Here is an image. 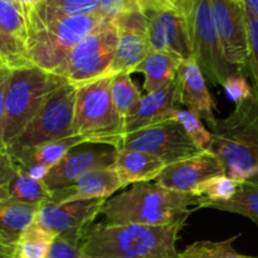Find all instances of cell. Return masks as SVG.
Masks as SVG:
<instances>
[{"label":"cell","instance_id":"1","mask_svg":"<svg viewBox=\"0 0 258 258\" xmlns=\"http://www.w3.org/2000/svg\"><path fill=\"white\" fill-rule=\"evenodd\" d=\"M184 222L169 226L91 224L82 252L86 258H178L176 241Z\"/></svg>","mask_w":258,"mask_h":258},{"label":"cell","instance_id":"2","mask_svg":"<svg viewBox=\"0 0 258 258\" xmlns=\"http://www.w3.org/2000/svg\"><path fill=\"white\" fill-rule=\"evenodd\" d=\"M199 198L193 194L170 190L158 183L134 184L107 199L101 214L107 224L169 226L184 222L197 211Z\"/></svg>","mask_w":258,"mask_h":258},{"label":"cell","instance_id":"3","mask_svg":"<svg viewBox=\"0 0 258 258\" xmlns=\"http://www.w3.org/2000/svg\"><path fill=\"white\" fill-rule=\"evenodd\" d=\"M209 150L222 161L226 175L237 183L258 175V93L243 102L214 126Z\"/></svg>","mask_w":258,"mask_h":258},{"label":"cell","instance_id":"4","mask_svg":"<svg viewBox=\"0 0 258 258\" xmlns=\"http://www.w3.org/2000/svg\"><path fill=\"white\" fill-rule=\"evenodd\" d=\"M103 19L101 14L57 17L32 9L27 14L28 60L35 67L57 75L71 50Z\"/></svg>","mask_w":258,"mask_h":258},{"label":"cell","instance_id":"5","mask_svg":"<svg viewBox=\"0 0 258 258\" xmlns=\"http://www.w3.org/2000/svg\"><path fill=\"white\" fill-rule=\"evenodd\" d=\"M67 81L55 73L29 64L10 73L5 96L3 145L9 148L33 120L48 96Z\"/></svg>","mask_w":258,"mask_h":258},{"label":"cell","instance_id":"6","mask_svg":"<svg viewBox=\"0 0 258 258\" xmlns=\"http://www.w3.org/2000/svg\"><path fill=\"white\" fill-rule=\"evenodd\" d=\"M111 80L107 75L77 87L72 135L83 136L87 144L112 146L123 133L111 96Z\"/></svg>","mask_w":258,"mask_h":258},{"label":"cell","instance_id":"7","mask_svg":"<svg viewBox=\"0 0 258 258\" xmlns=\"http://www.w3.org/2000/svg\"><path fill=\"white\" fill-rule=\"evenodd\" d=\"M176 8L185 17L191 54L202 73L212 85L222 86L237 70L224 58L211 0H180Z\"/></svg>","mask_w":258,"mask_h":258},{"label":"cell","instance_id":"8","mask_svg":"<svg viewBox=\"0 0 258 258\" xmlns=\"http://www.w3.org/2000/svg\"><path fill=\"white\" fill-rule=\"evenodd\" d=\"M77 86L66 82L55 88L37 115L8 148L12 155L45 143L72 136Z\"/></svg>","mask_w":258,"mask_h":258},{"label":"cell","instance_id":"9","mask_svg":"<svg viewBox=\"0 0 258 258\" xmlns=\"http://www.w3.org/2000/svg\"><path fill=\"white\" fill-rule=\"evenodd\" d=\"M118 30L115 19L103 22L70 52L57 75L73 86L108 75L116 54Z\"/></svg>","mask_w":258,"mask_h":258},{"label":"cell","instance_id":"10","mask_svg":"<svg viewBox=\"0 0 258 258\" xmlns=\"http://www.w3.org/2000/svg\"><path fill=\"white\" fill-rule=\"evenodd\" d=\"M112 148L116 150L143 151L161 159L166 165L190 158L201 151L186 135L183 126L174 118L122 134L116 138Z\"/></svg>","mask_w":258,"mask_h":258},{"label":"cell","instance_id":"11","mask_svg":"<svg viewBox=\"0 0 258 258\" xmlns=\"http://www.w3.org/2000/svg\"><path fill=\"white\" fill-rule=\"evenodd\" d=\"M85 145V144H83ZM76 146L68 151L54 166L48 170L43 179L45 188L50 194L70 188L81 176L96 169L113 168L117 150L112 146L100 145Z\"/></svg>","mask_w":258,"mask_h":258},{"label":"cell","instance_id":"12","mask_svg":"<svg viewBox=\"0 0 258 258\" xmlns=\"http://www.w3.org/2000/svg\"><path fill=\"white\" fill-rule=\"evenodd\" d=\"M148 25V37L153 50L173 54L185 60L193 57L188 25L183 13L165 4L141 10Z\"/></svg>","mask_w":258,"mask_h":258},{"label":"cell","instance_id":"13","mask_svg":"<svg viewBox=\"0 0 258 258\" xmlns=\"http://www.w3.org/2000/svg\"><path fill=\"white\" fill-rule=\"evenodd\" d=\"M214 23L227 62L242 72L248 64L246 9L236 0H211Z\"/></svg>","mask_w":258,"mask_h":258},{"label":"cell","instance_id":"14","mask_svg":"<svg viewBox=\"0 0 258 258\" xmlns=\"http://www.w3.org/2000/svg\"><path fill=\"white\" fill-rule=\"evenodd\" d=\"M118 30L116 54L108 75L130 72L153 52L148 37L146 19L140 10L127 13L115 19Z\"/></svg>","mask_w":258,"mask_h":258},{"label":"cell","instance_id":"15","mask_svg":"<svg viewBox=\"0 0 258 258\" xmlns=\"http://www.w3.org/2000/svg\"><path fill=\"white\" fill-rule=\"evenodd\" d=\"M107 199L66 202L43 204L37 211L33 224L54 234L88 228L101 214Z\"/></svg>","mask_w":258,"mask_h":258},{"label":"cell","instance_id":"16","mask_svg":"<svg viewBox=\"0 0 258 258\" xmlns=\"http://www.w3.org/2000/svg\"><path fill=\"white\" fill-rule=\"evenodd\" d=\"M224 174L226 170L218 156L211 150H203L166 165L155 183L170 190L191 194L204 180Z\"/></svg>","mask_w":258,"mask_h":258},{"label":"cell","instance_id":"17","mask_svg":"<svg viewBox=\"0 0 258 258\" xmlns=\"http://www.w3.org/2000/svg\"><path fill=\"white\" fill-rule=\"evenodd\" d=\"M176 83L180 105L201 116L202 120H206L211 127L216 125L218 121L214 116L216 102L209 92L206 77L193 57L181 62Z\"/></svg>","mask_w":258,"mask_h":258},{"label":"cell","instance_id":"18","mask_svg":"<svg viewBox=\"0 0 258 258\" xmlns=\"http://www.w3.org/2000/svg\"><path fill=\"white\" fill-rule=\"evenodd\" d=\"M179 90L176 80L161 90L141 96L138 105L131 110L123 122V134L169 120L174 111L179 108Z\"/></svg>","mask_w":258,"mask_h":258},{"label":"cell","instance_id":"19","mask_svg":"<svg viewBox=\"0 0 258 258\" xmlns=\"http://www.w3.org/2000/svg\"><path fill=\"white\" fill-rule=\"evenodd\" d=\"M83 144H87V140L83 136L72 135L60 140L45 143L12 156L23 173L37 180H43L48 170L54 166L68 151Z\"/></svg>","mask_w":258,"mask_h":258},{"label":"cell","instance_id":"20","mask_svg":"<svg viewBox=\"0 0 258 258\" xmlns=\"http://www.w3.org/2000/svg\"><path fill=\"white\" fill-rule=\"evenodd\" d=\"M120 189H123V186L115 169H96L81 176L70 188L52 194V202L66 203L88 199H110Z\"/></svg>","mask_w":258,"mask_h":258},{"label":"cell","instance_id":"21","mask_svg":"<svg viewBox=\"0 0 258 258\" xmlns=\"http://www.w3.org/2000/svg\"><path fill=\"white\" fill-rule=\"evenodd\" d=\"M166 164L161 159L143 151L117 150L113 169L117 173L123 188L130 184L156 180Z\"/></svg>","mask_w":258,"mask_h":258},{"label":"cell","instance_id":"22","mask_svg":"<svg viewBox=\"0 0 258 258\" xmlns=\"http://www.w3.org/2000/svg\"><path fill=\"white\" fill-rule=\"evenodd\" d=\"M183 59L173 54L153 50L134 72L143 73V88L146 93L166 87L178 77L179 68Z\"/></svg>","mask_w":258,"mask_h":258},{"label":"cell","instance_id":"23","mask_svg":"<svg viewBox=\"0 0 258 258\" xmlns=\"http://www.w3.org/2000/svg\"><path fill=\"white\" fill-rule=\"evenodd\" d=\"M39 207L0 199V244L14 246L33 224Z\"/></svg>","mask_w":258,"mask_h":258},{"label":"cell","instance_id":"24","mask_svg":"<svg viewBox=\"0 0 258 258\" xmlns=\"http://www.w3.org/2000/svg\"><path fill=\"white\" fill-rule=\"evenodd\" d=\"M0 199L42 207L52 202V194L45 188L43 180H37L19 169L12 180L0 188Z\"/></svg>","mask_w":258,"mask_h":258},{"label":"cell","instance_id":"25","mask_svg":"<svg viewBox=\"0 0 258 258\" xmlns=\"http://www.w3.org/2000/svg\"><path fill=\"white\" fill-rule=\"evenodd\" d=\"M201 208H211L216 211L239 214V216L251 219L258 226V181H243L239 184L238 190L231 199L224 202L199 203L197 211Z\"/></svg>","mask_w":258,"mask_h":258},{"label":"cell","instance_id":"26","mask_svg":"<svg viewBox=\"0 0 258 258\" xmlns=\"http://www.w3.org/2000/svg\"><path fill=\"white\" fill-rule=\"evenodd\" d=\"M57 234L32 224L13 249V258H45Z\"/></svg>","mask_w":258,"mask_h":258},{"label":"cell","instance_id":"27","mask_svg":"<svg viewBox=\"0 0 258 258\" xmlns=\"http://www.w3.org/2000/svg\"><path fill=\"white\" fill-rule=\"evenodd\" d=\"M130 75V72L116 73L111 80V96H112L116 112L120 116L122 122H125V118L138 105L143 96L138 86L131 80Z\"/></svg>","mask_w":258,"mask_h":258},{"label":"cell","instance_id":"28","mask_svg":"<svg viewBox=\"0 0 258 258\" xmlns=\"http://www.w3.org/2000/svg\"><path fill=\"white\" fill-rule=\"evenodd\" d=\"M241 234L231 237L226 241H201L186 247L178 254V258H258L241 254L233 248V243Z\"/></svg>","mask_w":258,"mask_h":258},{"label":"cell","instance_id":"29","mask_svg":"<svg viewBox=\"0 0 258 258\" xmlns=\"http://www.w3.org/2000/svg\"><path fill=\"white\" fill-rule=\"evenodd\" d=\"M100 0H42L34 8L38 12L57 17L101 14Z\"/></svg>","mask_w":258,"mask_h":258},{"label":"cell","instance_id":"30","mask_svg":"<svg viewBox=\"0 0 258 258\" xmlns=\"http://www.w3.org/2000/svg\"><path fill=\"white\" fill-rule=\"evenodd\" d=\"M238 186L239 183L224 174V175H217L204 180L194 189L191 194L199 198V203L224 202L231 199L237 193Z\"/></svg>","mask_w":258,"mask_h":258},{"label":"cell","instance_id":"31","mask_svg":"<svg viewBox=\"0 0 258 258\" xmlns=\"http://www.w3.org/2000/svg\"><path fill=\"white\" fill-rule=\"evenodd\" d=\"M0 34L27 40V15L13 0H0Z\"/></svg>","mask_w":258,"mask_h":258},{"label":"cell","instance_id":"32","mask_svg":"<svg viewBox=\"0 0 258 258\" xmlns=\"http://www.w3.org/2000/svg\"><path fill=\"white\" fill-rule=\"evenodd\" d=\"M171 118L178 121L183 128L185 130L186 135L189 136L194 145L198 148V150H209L213 140V134L208 131V128L204 126L201 116L190 110H183V108H176L174 111Z\"/></svg>","mask_w":258,"mask_h":258},{"label":"cell","instance_id":"33","mask_svg":"<svg viewBox=\"0 0 258 258\" xmlns=\"http://www.w3.org/2000/svg\"><path fill=\"white\" fill-rule=\"evenodd\" d=\"M87 229L58 234L50 244L45 258H86L82 252Z\"/></svg>","mask_w":258,"mask_h":258},{"label":"cell","instance_id":"34","mask_svg":"<svg viewBox=\"0 0 258 258\" xmlns=\"http://www.w3.org/2000/svg\"><path fill=\"white\" fill-rule=\"evenodd\" d=\"M29 64L32 63L28 60L25 42L12 35L0 34V67L14 70Z\"/></svg>","mask_w":258,"mask_h":258},{"label":"cell","instance_id":"35","mask_svg":"<svg viewBox=\"0 0 258 258\" xmlns=\"http://www.w3.org/2000/svg\"><path fill=\"white\" fill-rule=\"evenodd\" d=\"M247 33H248V64L247 70L249 71L252 81H253V90L258 93V17L246 12Z\"/></svg>","mask_w":258,"mask_h":258},{"label":"cell","instance_id":"36","mask_svg":"<svg viewBox=\"0 0 258 258\" xmlns=\"http://www.w3.org/2000/svg\"><path fill=\"white\" fill-rule=\"evenodd\" d=\"M222 87L224 88L227 97L236 105L243 102L253 95V88L251 87L247 78L242 75V72H238V71L231 73L224 81Z\"/></svg>","mask_w":258,"mask_h":258},{"label":"cell","instance_id":"37","mask_svg":"<svg viewBox=\"0 0 258 258\" xmlns=\"http://www.w3.org/2000/svg\"><path fill=\"white\" fill-rule=\"evenodd\" d=\"M100 13L106 19H116L127 13L139 10L138 0H100Z\"/></svg>","mask_w":258,"mask_h":258},{"label":"cell","instance_id":"38","mask_svg":"<svg viewBox=\"0 0 258 258\" xmlns=\"http://www.w3.org/2000/svg\"><path fill=\"white\" fill-rule=\"evenodd\" d=\"M18 170L19 168L13 159L12 154L4 145H0V188L12 180Z\"/></svg>","mask_w":258,"mask_h":258},{"label":"cell","instance_id":"39","mask_svg":"<svg viewBox=\"0 0 258 258\" xmlns=\"http://www.w3.org/2000/svg\"><path fill=\"white\" fill-rule=\"evenodd\" d=\"M12 68L0 67V145H3V127L5 117V96H7L8 83H9Z\"/></svg>","mask_w":258,"mask_h":258},{"label":"cell","instance_id":"40","mask_svg":"<svg viewBox=\"0 0 258 258\" xmlns=\"http://www.w3.org/2000/svg\"><path fill=\"white\" fill-rule=\"evenodd\" d=\"M180 0H138V5H139V10H141L143 8L150 7V5H156V4H173L174 7L176 8L178 3Z\"/></svg>","mask_w":258,"mask_h":258},{"label":"cell","instance_id":"41","mask_svg":"<svg viewBox=\"0 0 258 258\" xmlns=\"http://www.w3.org/2000/svg\"><path fill=\"white\" fill-rule=\"evenodd\" d=\"M14 3H17L23 10H24L25 15L30 12L32 9H34L38 4H39L42 0H13Z\"/></svg>","mask_w":258,"mask_h":258},{"label":"cell","instance_id":"42","mask_svg":"<svg viewBox=\"0 0 258 258\" xmlns=\"http://www.w3.org/2000/svg\"><path fill=\"white\" fill-rule=\"evenodd\" d=\"M243 5L246 12L258 17V0H243Z\"/></svg>","mask_w":258,"mask_h":258},{"label":"cell","instance_id":"43","mask_svg":"<svg viewBox=\"0 0 258 258\" xmlns=\"http://www.w3.org/2000/svg\"><path fill=\"white\" fill-rule=\"evenodd\" d=\"M236 2H238V3H241V4H243V0H236Z\"/></svg>","mask_w":258,"mask_h":258}]
</instances>
